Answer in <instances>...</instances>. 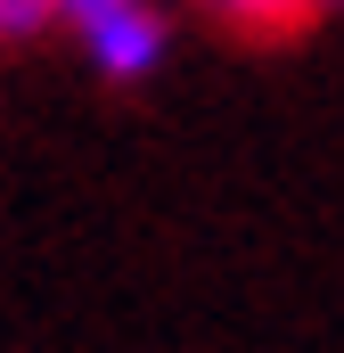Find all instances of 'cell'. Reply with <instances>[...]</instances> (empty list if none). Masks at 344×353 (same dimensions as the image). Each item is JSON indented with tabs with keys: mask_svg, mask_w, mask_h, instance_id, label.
<instances>
[{
	"mask_svg": "<svg viewBox=\"0 0 344 353\" xmlns=\"http://www.w3.org/2000/svg\"><path fill=\"white\" fill-rule=\"evenodd\" d=\"M58 8V33L83 50V66L115 90H140L164 74L172 58V17L164 0H50Z\"/></svg>",
	"mask_w": 344,
	"mask_h": 353,
	"instance_id": "6da1fadb",
	"label": "cell"
},
{
	"mask_svg": "<svg viewBox=\"0 0 344 353\" xmlns=\"http://www.w3.org/2000/svg\"><path fill=\"white\" fill-rule=\"evenodd\" d=\"M213 25H230V33H246V41H287V33H303L312 17H320V0H197Z\"/></svg>",
	"mask_w": 344,
	"mask_h": 353,
	"instance_id": "7a4b0ae2",
	"label": "cell"
},
{
	"mask_svg": "<svg viewBox=\"0 0 344 353\" xmlns=\"http://www.w3.org/2000/svg\"><path fill=\"white\" fill-rule=\"evenodd\" d=\"M41 33H58V8L50 0H0V50H25Z\"/></svg>",
	"mask_w": 344,
	"mask_h": 353,
	"instance_id": "3957f363",
	"label": "cell"
},
{
	"mask_svg": "<svg viewBox=\"0 0 344 353\" xmlns=\"http://www.w3.org/2000/svg\"><path fill=\"white\" fill-rule=\"evenodd\" d=\"M328 8H344V0H320V17H328Z\"/></svg>",
	"mask_w": 344,
	"mask_h": 353,
	"instance_id": "277c9868",
	"label": "cell"
}]
</instances>
